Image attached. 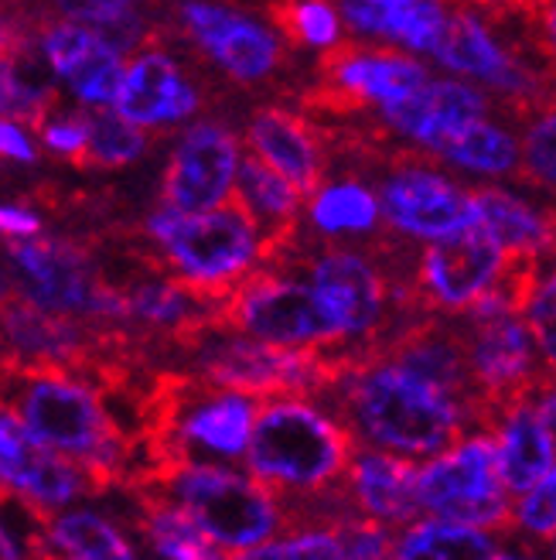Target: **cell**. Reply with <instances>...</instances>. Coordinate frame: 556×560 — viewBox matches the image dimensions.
I'll list each match as a JSON object with an SVG mask.
<instances>
[{"label":"cell","instance_id":"26","mask_svg":"<svg viewBox=\"0 0 556 560\" xmlns=\"http://www.w3.org/2000/svg\"><path fill=\"white\" fill-rule=\"evenodd\" d=\"M137 510V529L164 560H236L233 550L218 547L205 529L194 523L175 502L151 495V492H130Z\"/></svg>","mask_w":556,"mask_h":560},{"label":"cell","instance_id":"22","mask_svg":"<svg viewBox=\"0 0 556 560\" xmlns=\"http://www.w3.org/2000/svg\"><path fill=\"white\" fill-rule=\"evenodd\" d=\"M300 195L304 191L294 182H287L281 172H273V167L263 164L257 154H242L233 199L263 230V236H267V264H273L297 240Z\"/></svg>","mask_w":556,"mask_h":560},{"label":"cell","instance_id":"17","mask_svg":"<svg viewBox=\"0 0 556 560\" xmlns=\"http://www.w3.org/2000/svg\"><path fill=\"white\" fill-rule=\"evenodd\" d=\"M488 117V96L464 79H430L413 96L382 109L386 127L430 158L461 130Z\"/></svg>","mask_w":556,"mask_h":560},{"label":"cell","instance_id":"23","mask_svg":"<svg viewBox=\"0 0 556 560\" xmlns=\"http://www.w3.org/2000/svg\"><path fill=\"white\" fill-rule=\"evenodd\" d=\"M478 230L495 240L509 257H540L556 254V212L525 202L519 195L482 185L475 188Z\"/></svg>","mask_w":556,"mask_h":560},{"label":"cell","instance_id":"19","mask_svg":"<svg viewBox=\"0 0 556 560\" xmlns=\"http://www.w3.org/2000/svg\"><path fill=\"white\" fill-rule=\"evenodd\" d=\"M335 4L345 32L430 59H437L454 14L443 8V0H335Z\"/></svg>","mask_w":556,"mask_h":560},{"label":"cell","instance_id":"10","mask_svg":"<svg viewBox=\"0 0 556 560\" xmlns=\"http://www.w3.org/2000/svg\"><path fill=\"white\" fill-rule=\"evenodd\" d=\"M430 79V69L403 48L345 42L321 55L318 90L308 93V106L321 114H352V109L376 106L382 114Z\"/></svg>","mask_w":556,"mask_h":560},{"label":"cell","instance_id":"8","mask_svg":"<svg viewBox=\"0 0 556 560\" xmlns=\"http://www.w3.org/2000/svg\"><path fill=\"white\" fill-rule=\"evenodd\" d=\"M421 506L434 520L512 537L516 506L498 468L495 434H471L421 468Z\"/></svg>","mask_w":556,"mask_h":560},{"label":"cell","instance_id":"4","mask_svg":"<svg viewBox=\"0 0 556 560\" xmlns=\"http://www.w3.org/2000/svg\"><path fill=\"white\" fill-rule=\"evenodd\" d=\"M151 260L205 301L222 304L267 264V236L233 199L209 212L157 206L144 219Z\"/></svg>","mask_w":556,"mask_h":560},{"label":"cell","instance_id":"3","mask_svg":"<svg viewBox=\"0 0 556 560\" xmlns=\"http://www.w3.org/2000/svg\"><path fill=\"white\" fill-rule=\"evenodd\" d=\"M355 434L308 397H267L246 447V468L284 502V513L348 486Z\"/></svg>","mask_w":556,"mask_h":560},{"label":"cell","instance_id":"14","mask_svg":"<svg viewBox=\"0 0 556 560\" xmlns=\"http://www.w3.org/2000/svg\"><path fill=\"white\" fill-rule=\"evenodd\" d=\"M239 137L215 120L191 124L168 158L161 178V202L181 212H209L233 202L239 178Z\"/></svg>","mask_w":556,"mask_h":560},{"label":"cell","instance_id":"31","mask_svg":"<svg viewBox=\"0 0 556 560\" xmlns=\"http://www.w3.org/2000/svg\"><path fill=\"white\" fill-rule=\"evenodd\" d=\"M267 11L291 45L321 55L345 45V21L335 0H270Z\"/></svg>","mask_w":556,"mask_h":560},{"label":"cell","instance_id":"13","mask_svg":"<svg viewBox=\"0 0 556 560\" xmlns=\"http://www.w3.org/2000/svg\"><path fill=\"white\" fill-rule=\"evenodd\" d=\"M437 62L454 72L458 79L482 82V86L502 93L512 106V114L522 117V109H533L553 100L549 75L525 66L519 55L495 35V27L468 8L451 14L448 38H443Z\"/></svg>","mask_w":556,"mask_h":560},{"label":"cell","instance_id":"36","mask_svg":"<svg viewBox=\"0 0 556 560\" xmlns=\"http://www.w3.org/2000/svg\"><path fill=\"white\" fill-rule=\"evenodd\" d=\"M522 318L533 331L536 349H540V355L546 362L549 376L556 380V267L540 273L530 301H525Z\"/></svg>","mask_w":556,"mask_h":560},{"label":"cell","instance_id":"25","mask_svg":"<svg viewBox=\"0 0 556 560\" xmlns=\"http://www.w3.org/2000/svg\"><path fill=\"white\" fill-rule=\"evenodd\" d=\"M495 441H498V468H502L506 489L512 495L530 492L556 462V441L540 417V400L516 407L502 420Z\"/></svg>","mask_w":556,"mask_h":560},{"label":"cell","instance_id":"47","mask_svg":"<svg viewBox=\"0 0 556 560\" xmlns=\"http://www.w3.org/2000/svg\"><path fill=\"white\" fill-rule=\"evenodd\" d=\"M454 4H468V0H454Z\"/></svg>","mask_w":556,"mask_h":560},{"label":"cell","instance_id":"30","mask_svg":"<svg viewBox=\"0 0 556 560\" xmlns=\"http://www.w3.org/2000/svg\"><path fill=\"white\" fill-rule=\"evenodd\" d=\"M55 11L62 21L86 24L106 45L120 55L141 51L154 38V27L141 11V0H55Z\"/></svg>","mask_w":556,"mask_h":560},{"label":"cell","instance_id":"38","mask_svg":"<svg viewBox=\"0 0 556 560\" xmlns=\"http://www.w3.org/2000/svg\"><path fill=\"white\" fill-rule=\"evenodd\" d=\"M0 158L4 161H17V164H35L38 151L14 120H0Z\"/></svg>","mask_w":556,"mask_h":560},{"label":"cell","instance_id":"18","mask_svg":"<svg viewBox=\"0 0 556 560\" xmlns=\"http://www.w3.org/2000/svg\"><path fill=\"white\" fill-rule=\"evenodd\" d=\"M202 93L185 72L175 55L161 48H141L127 66L123 90L117 100V114L133 120L137 127H171L199 114Z\"/></svg>","mask_w":556,"mask_h":560},{"label":"cell","instance_id":"5","mask_svg":"<svg viewBox=\"0 0 556 560\" xmlns=\"http://www.w3.org/2000/svg\"><path fill=\"white\" fill-rule=\"evenodd\" d=\"M127 492H151L175 502L218 547L233 553L267 544L281 526L287 529L284 502L263 482L209 462L178 458L157 465L137 475Z\"/></svg>","mask_w":556,"mask_h":560},{"label":"cell","instance_id":"48","mask_svg":"<svg viewBox=\"0 0 556 560\" xmlns=\"http://www.w3.org/2000/svg\"><path fill=\"white\" fill-rule=\"evenodd\" d=\"M553 560H556V544H553Z\"/></svg>","mask_w":556,"mask_h":560},{"label":"cell","instance_id":"28","mask_svg":"<svg viewBox=\"0 0 556 560\" xmlns=\"http://www.w3.org/2000/svg\"><path fill=\"white\" fill-rule=\"evenodd\" d=\"M434 158L451 167H461V172L482 175V178H516L522 151L512 130H506L502 124H492L485 117L478 124H471L468 130H461L454 140H448Z\"/></svg>","mask_w":556,"mask_h":560},{"label":"cell","instance_id":"40","mask_svg":"<svg viewBox=\"0 0 556 560\" xmlns=\"http://www.w3.org/2000/svg\"><path fill=\"white\" fill-rule=\"evenodd\" d=\"M482 11H488L495 21L502 18H519V21H533L543 8V0H475Z\"/></svg>","mask_w":556,"mask_h":560},{"label":"cell","instance_id":"11","mask_svg":"<svg viewBox=\"0 0 556 560\" xmlns=\"http://www.w3.org/2000/svg\"><path fill=\"white\" fill-rule=\"evenodd\" d=\"M512 257L482 230L430 243L413 257L410 294L427 315H464L506 277Z\"/></svg>","mask_w":556,"mask_h":560},{"label":"cell","instance_id":"37","mask_svg":"<svg viewBox=\"0 0 556 560\" xmlns=\"http://www.w3.org/2000/svg\"><path fill=\"white\" fill-rule=\"evenodd\" d=\"M38 137L51 154L69 158L79 167L90 144V114H59V109H55L51 117L38 124Z\"/></svg>","mask_w":556,"mask_h":560},{"label":"cell","instance_id":"33","mask_svg":"<svg viewBox=\"0 0 556 560\" xmlns=\"http://www.w3.org/2000/svg\"><path fill=\"white\" fill-rule=\"evenodd\" d=\"M519 151L522 161L516 178L546 195H556V100L530 109V117L522 120Z\"/></svg>","mask_w":556,"mask_h":560},{"label":"cell","instance_id":"42","mask_svg":"<svg viewBox=\"0 0 556 560\" xmlns=\"http://www.w3.org/2000/svg\"><path fill=\"white\" fill-rule=\"evenodd\" d=\"M540 417H543L546 431H549L553 441H556V389H549V394L540 400Z\"/></svg>","mask_w":556,"mask_h":560},{"label":"cell","instance_id":"21","mask_svg":"<svg viewBox=\"0 0 556 560\" xmlns=\"http://www.w3.org/2000/svg\"><path fill=\"white\" fill-rule=\"evenodd\" d=\"M348 486L355 495V506L363 516L386 523L389 529L413 526L421 506V468L410 458H397L379 447L358 452L348 471Z\"/></svg>","mask_w":556,"mask_h":560},{"label":"cell","instance_id":"34","mask_svg":"<svg viewBox=\"0 0 556 560\" xmlns=\"http://www.w3.org/2000/svg\"><path fill=\"white\" fill-rule=\"evenodd\" d=\"M236 560H345V547L335 526L294 529L284 540H267L253 550H242Z\"/></svg>","mask_w":556,"mask_h":560},{"label":"cell","instance_id":"27","mask_svg":"<svg viewBox=\"0 0 556 560\" xmlns=\"http://www.w3.org/2000/svg\"><path fill=\"white\" fill-rule=\"evenodd\" d=\"M308 222L328 240L372 236L382 222L379 191H372L366 182H355V178L321 182L308 195Z\"/></svg>","mask_w":556,"mask_h":560},{"label":"cell","instance_id":"43","mask_svg":"<svg viewBox=\"0 0 556 560\" xmlns=\"http://www.w3.org/2000/svg\"><path fill=\"white\" fill-rule=\"evenodd\" d=\"M0 560H21V550H17V544L11 540V534H8V526L0 523Z\"/></svg>","mask_w":556,"mask_h":560},{"label":"cell","instance_id":"12","mask_svg":"<svg viewBox=\"0 0 556 560\" xmlns=\"http://www.w3.org/2000/svg\"><path fill=\"white\" fill-rule=\"evenodd\" d=\"M382 222L406 240H451L478 230L475 191L421 161L403 158L379 185Z\"/></svg>","mask_w":556,"mask_h":560},{"label":"cell","instance_id":"2","mask_svg":"<svg viewBox=\"0 0 556 560\" xmlns=\"http://www.w3.org/2000/svg\"><path fill=\"white\" fill-rule=\"evenodd\" d=\"M342 424L369 447L403 458H434L468 438L464 404L389 359H366L318 397Z\"/></svg>","mask_w":556,"mask_h":560},{"label":"cell","instance_id":"29","mask_svg":"<svg viewBox=\"0 0 556 560\" xmlns=\"http://www.w3.org/2000/svg\"><path fill=\"white\" fill-rule=\"evenodd\" d=\"M495 534L448 520H416L397 540L393 560H495Z\"/></svg>","mask_w":556,"mask_h":560},{"label":"cell","instance_id":"6","mask_svg":"<svg viewBox=\"0 0 556 560\" xmlns=\"http://www.w3.org/2000/svg\"><path fill=\"white\" fill-rule=\"evenodd\" d=\"M215 328L284 349L345 352V331L321 294L281 267H260L218 304Z\"/></svg>","mask_w":556,"mask_h":560},{"label":"cell","instance_id":"41","mask_svg":"<svg viewBox=\"0 0 556 560\" xmlns=\"http://www.w3.org/2000/svg\"><path fill=\"white\" fill-rule=\"evenodd\" d=\"M42 230V222L35 212H24L14 206H0V236H35Z\"/></svg>","mask_w":556,"mask_h":560},{"label":"cell","instance_id":"32","mask_svg":"<svg viewBox=\"0 0 556 560\" xmlns=\"http://www.w3.org/2000/svg\"><path fill=\"white\" fill-rule=\"evenodd\" d=\"M147 151V130L127 120L117 109L90 114V144L79 167H127Z\"/></svg>","mask_w":556,"mask_h":560},{"label":"cell","instance_id":"1","mask_svg":"<svg viewBox=\"0 0 556 560\" xmlns=\"http://www.w3.org/2000/svg\"><path fill=\"white\" fill-rule=\"evenodd\" d=\"M106 394L69 366H24L0 359V404L45 447L90 475L93 492L123 489L137 471V438L109 413Z\"/></svg>","mask_w":556,"mask_h":560},{"label":"cell","instance_id":"39","mask_svg":"<svg viewBox=\"0 0 556 560\" xmlns=\"http://www.w3.org/2000/svg\"><path fill=\"white\" fill-rule=\"evenodd\" d=\"M533 24H536V45L543 51V59L556 69V0H543Z\"/></svg>","mask_w":556,"mask_h":560},{"label":"cell","instance_id":"44","mask_svg":"<svg viewBox=\"0 0 556 560\" xmlns=\"http://www.w3.org/2000/svg\"><path fill=\"white\" fill-rule=\"evenodd\" d=\"M17 38V24H8V21H0V55H4L11 48V42Z\"/></svg>","mask_w":556,"mask_h":560},{"label":"cell","instance_id":"9","mask_svg":"<svg viewBox=\"0 0 556 560\" xmlns=\"http://www.w3.org/2000/svg\"><path fill=\"white\" fill-rule=\"evenodd\" d=\"M181 35L236 86H260L287 62V38L273 21H260L222 0H178Z\"/></svg>","mask_w":556,"mask_h":560},{"label":"cell","instance_id":"15","mask_svg":"<svg viewBox=\"0 0 556 560\" xmlns=\"http://www.w3.org/2000/svg\"><path fill=\"white\" fill-rule=\"evenodd\" d=\"M0 486L21 495L35 513L62 510L75 495H96L90 475L45 447L4 404H0Z\"/></svg>","mask_w":556,"mask_h":560},{"label":"cell","instance_id":"46","mask_svg":"<svg viewBox=\"0 0 556 560\" xmlns=\"http://www.w3.org/2000/svg\"><path fill=\"white\" fill-rule=\"evenodd\" d=\"M495 560H533V557H519V553H498Z\"/></svg>","mask_w":556,"mask_h":560},{"label":"cell","instance_id":"20","mask_svg":"<svg viewBox=\"0 0 556 560\" xmlns=\"http://www.w3.org/2000/svg\"><path fill=\"white\" fill-rule=\"evenodd\" d=\"M246 148L311 195L324 182V151L315 124L291 106H260L246 120Z\"/></svg>","mask_w":556,"mask_h":560},{"label":"cell","instance_id":"16","mask_svg":"<svg viewBox=\"0 0 556 560\" xmlns=\"http://www.w3.org/2000/svg\"><path fill=\"white\" fill-rule=\"evenodd\" d=\"M38 48L51 75H59L79 103L93 109L117 106L127 66L114 45L75 21H55L38 32Z\"/></svg>","mask_w":556,"mask_h":560},{"label":"cell","instance_id":"45","mask_svg":"<svg viewBox=\"0 0 556 560\" xmlns=\"http://www.w3.org/2000/svg\"><path fill=\"white\" fill-rule=\"evenodd\" d=\"M0 114H4V69H0Z\"/></svg>","mask_w":556,"mask_h":560},{"label":"cell","instance_id":"7","mask_svg":"<svg viewBox=\"0 0 556 560\" xmlns=\"http://www.w3.org/2000/svg\"><path fill=\"white\" fill-rule=\"evenodd\" d=\"M21 301L51 315L96 325H127V294L99 273L90 249L75 240H21L11 243Z\"/></svg>","mask_w":556,"mask_h":560},{"label":"cell","instance_id":"24","mask_svg":"<svg viewBox=\"0 0 556 560\" xmlns=\"http://www.w3.org/2000/svg\"><path fill=\"white\" fill-rule=\"evenodd\" d=\"M27 544L45 547L55 560H137L120 526L93 510L59 516L35 513V529L27 534Z\"/></svg>","mask_w":556,"mask_h":560},{"label":"cell","instance_id":"35","mask_svg":"<svg viewBox=\"0 0 556 560\" xmlns=\"http://www.w3.org/2000/svg\"><path fill=\"white\" fill-rule=\"evenodd\" d=\"M512 537L533 547L556 544V468H549L543 479L519 499Z\"/></svg>","mask_w":556,"mask_h":560}]
</instances>
